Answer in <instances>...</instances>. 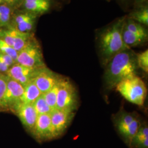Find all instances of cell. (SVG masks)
I'll return each mask as SVG.
<instances>
[{
  "label": "cell",
  "mask_w": 148,
  "mask_h": 148,
  "mask_svg": "<svg viewBox=\"0 0 148 148\" xmlns=\"http://www.w3.org/2000/svg\"><path fill=\"white\" fill-rule=\"evenodd\" d=\"M104 81L106 88H115L122 80L136 75L139 68L136 54L131 48L117 54L106 65Z\"/></svg>",
  "instance_id": "6da1fadb"
},
{
  "label": "cell",
  "mask_w": 148,
  "mask_h": 148,
  "mask_svg": "<svg viewBox=\"0 0 148 148\" xmlns=\"http://www.w3.org/2000/svg\"><path fill=\"white\" fill-rule=\"evenodd\" d=\"M126 18L123 16L118 19L100 36L99 52L102 63L105 65L117 54L130 48L125 45L122 38V30Z\"/></svg>",
  "instance_id": "7a4b0ae2"
},
{
  "label": "cell",
  "mask_w": 148,
  "mask_h": 148,
  "mask_svg": "<svg viewBox=\"0 0 148 148\" xmlns=\"http://www.w3.org/2000/svg\"><path fill=\"white\" fill-rule=\"evenodd\" d=\"M115 88L127 101L137 106H143L146 99V86L137 75L122 80Z\"/></svg>",
  "instance_id": "3957f363"
},
{
  "label": "cell",
  "mask_w": 148,
  "mask_h": 148,
  "mask_svg": "<svg viewBox=\"0 0 148 148\" xmlns=\"http://www.w3.org/2000/svg\"><path fill=\"white\" fill-rule=\"evenodd\" d=\"M58 87L56 109L75 112L79 104L77 92L75 86L69 79L63 76L58 83Z\"/></svg>",
  "instance_id": "277c9868"
},
{
  "label": "cell",
  "mask_w": 148,
  "mask_h": 148,
  "mask_svg": "<svg viewBox=\"0 0 148 148\" xmlns=\"http://www.w3.org/2000/svg\"><path fill=\"white\" fill-rule=\"evenodd\" d=\"M17 63L33 69L45 67L41 49L36 40L31 38L25 47L18 52Z\"/></svg>",
  "instance_id": "5b68a950"
},
{
  "label": "cell",
  "mask_w": 148,
  "mask_h": 148,
  "mask_svg": "<svg viewBox=\"0 0 148 148\" xmlns=\"http://www.w3.org/2000/svg\"><path fill=\"white\" fill-rule=\"evenodd\" d=\"M24 92V87L14 79L7 76L5 92L1 104L3 110L13 111L21 104V98Z\"/></svg>",
  "instance_id": "8992f818"
},
{
  "label": "cell",
  "mask_w": 148,
  "mask_h": 148,
  "mask_svg": "<svg viewBox=\"0 0 148 148\" xmlns=\"http://www.w3.org/2000/svg\"><path fill=\"white\" fill-rule=\"evenodd\" d=\"M62 77L63 76L45 66L38 69L32 81L41 92L44 94L57 85Z\"/></svg>",
  "instance_id": "52a82bcc"
},
{
  "label": "cell",
  "mask_w": 148,
  "mask_h": 148,
  "mask_svg": "<svg viewBox=\"0 0 148 148\" xmlns=\"http://www.w3.org/2000/svg\"><path fill=\"white\" fill-rule=\"evenodd\" d=\"M75 114L74 111L63 109H56L51 112V120L56 138L59 137L65 132Z\"/></svg>",
  "instance_id": "ba28073f"
},
{
  "label": "cell",
  "mask_w": 148,
  "mask_h": 148,
  "mask_svg": "<svg viewBox=\"0 0 148 148\" xmlns=\"http://www.w3.org/2000/svg\"><path fill=\"white\" fill-rule=\"evenodd\" d=\"M32 134L39 142L56 138L51 123L50 114L38 115Z\"/></svg>",
  "instance_id": "9c48e42d"
},
{
  "label": "cell",
  "mask_w": 148,
  "mask_h": 148,
  "mask_svg": "<svg viewBox=\"0 0 148 148\" xmlns=\"http://www.w3.org/2000/svg\"><path fill=\"white\" fill-rule=\"evenodd\" d=\"M12 111L18 117L24 128L32 133L38 117L32 104H20Z\"/></svg>",
  "instance_id": "30bf717a"
},
{
  "label": "cell",
  "mask_w": 148,
  "mask_h": 148,
  "mask_svg": "<svg viewBox=\"0 0 148 148\" xmlns=\"http://www.w3.org/2000/svg\"><path fill=\"white\" fill-rule=\"evenodd\" d=\"M37 70L16 63L11 66L5 75L24 87L33 80Z\"/></svg>",
  "instance_id": "8fae6325"
},
{
  "label": "cell",
  "mask_w": 148,
  "mask_h": 148,
  "mask_svg": "<svg viewBox=\"0 0 148 148\" xmlns=\"http://www.w3.org/2000/svg\"><path fill=\"white\" fill-rule=\"evenodd\" d=\"M42 93L33 81L24 87V92L21 98V104H32Z\"/></svg>",
  "instance_id": "7c38bea8"
},
{
  "label": "cell",
  "mask_w": 148,
  "mask_h": 148,
  "mask_svg": "<svg viewBox=\"0 0 148 148\" xmlns=\"http://www.w3.org/2000/svg\"><path fill=\"white\" fill-rule=\"evenodd\" d=\"M132 148H148V127L146 124H140L137 132L130 146Z\"/></svg>",
  "instance_id": "4fadbf2b"
},
{
  "label": "cell",
  "mask_w": 148,
  "mask_h": 148,
  "mask_svg": "<svg viewBox=\"0 0 148 148\" xmlns=\"http://www.w3.org/2000/svg\"><path fill=\"white\" fill-rule=\"evenodd\" d=\"M137 117L136 115H134L133 113L125 111H122L119 114L117 115L115 124L120 135L127 130L131 123Z\"/></svg>",
  "instance_id": "5bb4252c"
},
{
  "label": "cell",
  "mask_w": 148,
  "mask_h": 148,
  "mask_svg": "<svg viewBox=\"0 0 148 148\" xmlns=\"http://www.w3.org/2000/svg\"><path fill=\"white\" fill-rule=\"evenodd\" d=\"M25 9L31 13H45L50 7L49 0H24Z\"/></svg>",
  "instance_id": "9a60e30c"
},
{
  "label": "cell",
  "mask_w": 148,
  "mask_h": 148,
  "mask_svg": "<svg viewBox=\"0 0 148 148\" xmlns=\"http://www.w3.org/2000/svg\"><path fill=\"white\" fill-rule=\"evenodd\" d=\"M122 38L125 45L130 48L143 44L148 39L128 31L124 27L122 30Z\"/></svg>",
  "instance_id": "2e32d148"
},
{
  "label": "cell",
  "mask_w": 148,
  "mask_h": 148,
  "mask_svg": "<svg viewBox=\"0 0 148 148\" xmlns=\"http://www.w3.org/2000/svg\"><path fill=\"white\" fill-rule=\"evenodd\" d=\"M124 28L133 34L148 38V31L142 24L129 18H126L124 23Z\"/></svg>",
  "instance_id": "e0dca14e"
},
{
  "label": "cell",
  "mask_w": 148,
  "mask_h": 148,
  "mask_svg": "<svg viewBox=\"0 0 148 148\" xmlns=\"http://www.w3.org/2000/svg\"><path fill=\"white\" fill-rule=\"evenodd\" d=\"M140 24L145 26L148 25V6L144 5L139 7L137 10L132 12L128 18Z\"/></svg>",
  "instance_id": "ac0fdd59"
},
{
  "label": "cell",
  "mask_w": 148,
  "mask_h": 148,
  "mask_svg": "<svg viewBox=\"0 0 148 148\" xmlns=\"http://www.w3.org/2000/svg\"><path fill=\"white\" fill-rule=\"evenodd\" d=\"M31 38L29 33L22 32L17 30L13 47L18 53L25 47Z\"/></svg>",
  "instance_id": "d6986e66"
},
{
  "label": "cell",
  "mask_w": 148,
  "mask_h": 148,
  "mask_svg": "<svg viewBox=\"0 0 148 148\" xmlns=\"http://www.w3.org/2000/svg\"><path fill=\"white\" fill-rule=\"evenodd\" d=\"M32 106H34L35 111H36L38 115L43 114H51L52 111L51 108L48 106L43 94L34 101V103L32 104Z\"/></svg>",
  "instance_id": "ffe728a7"
},
{
  "label": "cell",
  "mask_w": 148,
  "mask_h": 148,
  "mask_svg": "<svg viewBox=\"0 0 148 148\" xmlns=\"http://www.w3.org/2000/svg\"><path fill=\"white\" fill-rule=\"evenodd\" d=\"M58 90V87L57 84V85H55L52 88L48 90L46 93L43 94L48 106L51 108L52 111L56 109Z\"/></svg>",
  "instance_id": "44dd1931"
},
{
  "label": "cell",
  "mask_w": 148,
  "mask_h": 148,
  "mask_svg": "<svg viewBox=\"0 0 148 148\" xmlns=\"http://www.w3.org/2000/svg\"><path fill=\"white\" fill-rule=\"evenodd\" d=\"M36 16L32 13H29V16H27V18L21 22V23L17 24L18 30L22 32H27L29 33L32 31Z\"/></svg>",
  "instance_id": "7402d4cb"
},
{
  "label": "cell",
  "mask_w": 148,
  "mask_h": 148,
  "mask_svg": "<svg viewBox=\"0 0 148 148\" xmlns=\"http://www.w3.org/2000/svg\"><path fill=\"white\" fill-rule=\"evenodd\" d=\"M18 29H11L5 31L0 32V38L13 47L14 39Z\"/></svg>",
  "instance_id": "603a6c76"
},
{
  "label": "cell",
  "mask_w": 148,
  "mask_h": 148,
  "mask_svg": "<svg viewBox=\"0 0 148 148\" xmlns=\"http://www.w3.org/2000/svg\"><path fill=\"white\" fill-rule=\"evenodd\" d=\"M0 52L10 56L16 62V59L18 53L13 48V47L8 45L1 38H0Z\"/></svg>",
  "instance_id": "cb8c5ba5"
},
{
  "label": "cell",
  "mask_w": 148,
  "mask_h": 148,
  "mask_svg": "<svg viewBox=\"0 0 148 148\" xmlns=\"http://www.w3.org/2000/svg\"><path fill=\"white\" fill-rule=\"evenodd\" d=\"M138 66L145 73L148 72V50L136 54Z\"/></svg>",
  "instance_id": "d4e9b609"
},
{
  "label": "cell",
  "mask_w": 148,
  "mask_h": 148,
  "mask_svg": "<svg viewBox=\"0 0 148 148\" xmlns=\"http://www.w3.org/2000/svg\"><path fill=\"white\" fill-rule=\"evenodd\" d=\"M7 81V76L5 74H0V106L5 92Z\"/></svg>",
  "instance_id": "484cf974"
},
{
  "label": "cell",
  "mask_w": 148,
  "mask_h": 148,
  "mask_svg": "<svg viewBox=\"0 0 148 148\" xmlns=\"http://www.w3.org/2000/svg\"><path fill=\"white\" fill-rule=\"evenodd\" d=\"M0 59L5 63L10 68L12 66H13L14 64L16 63V62L10 56L7 55L5 54L0 52Z\"/></svg>",
  "instance_id": "4316f807"
},
{
  "label": "cell",
  "mask_w": 148,
  "mask_h": 148,
  "mask_svg": "<svg viewBox=\"0 0 148 148\" xmlns=\"http://www.w3.org/2000/svg\"><path fill=\"white\" fill-rule=\"evenodd\" d=\"M10 68L0 59V73L5 74Z\"/></svg>",
  "instance_id": "83f0119b"
},
{
  "label": "cell",
  "mask_w": 148,
  "mask_h": 148,
  "mask_svg": "<svg viewBox=\"0 0 148 148\" xmlns=\"http://www.w3.org/2000/svg\"><path fill=\"white\" fill-rule=\"evenodd\" d=\"M29 13H27L21 14H20V15L17 16L16 19V24H18L21 23L23 21H24L27 17V16H29Z\"/></svg>",
  "instance_id": "f1b7e54d"
},
{
  "label": "cell",
  "mask_w": 148,
  "mask_h": 148,
  "mask_svg": "<svg viewBox=\"0 0 148 148\" xmlns=\"http://www.w3.org/2000/svg\"><path fill=\"white\" fill-rule=\"evenodd\" d=\"M11 14L10 9L5 5H1L0 6V16L3 15V14Z\"/></svg>",
  "instance_id": "f546056e"
},
{
  "label": "cell",
  "mask_w": 148,
  "mask_h": 148,
  "mask_svg": "<svg viewBox=\"0 0 148 148\" xmlns=\"http://www.w3.org/2000/svg\"><path fill=\"white\" fill-rule=\"evenodd\" d=\"M10 14H3L2 16H0V24H4L10 20Z\"/></svg>",
  "instance_id": "4dcf8cb0"
},
{
  "label": "cell",
  "mask_w": 148,
  "mask_h": 148,
  "mask_svg": "<svg viewBox=\"0 0 148 148\" xmlns=\"http://www.w3.org/2000/svg\"><path fill=\"white\" fill-rule=\"evenodd\" d=\"M148 0H135L134 1V5L137 7H142L143 6V4L145 3Z\"/></svg>",
  "instance_id": "1f68e13d"
},
{
  "label": "cell",
  "mask_w": 148,
  "mask_h": 148,
  "mask_svg": "<svg viewBox=\"0 0 148 148\" xmlns=\"http://www.w3.org/2000/svg\"><path fill=\"white\" fill-rule=\"evenodd\" d=\"M18 0H5L7 3L10 4V5H13L14 3H16V2H18Z\"/></svg>",
  "instance_id": "d6a6232c"
},
{
  "label": "cell",
  "mask_w": 148,
  "mask_h": 148,
  "mask_svg": "<svg viewBox=\"0 0 148 148\" xmlns=\"http://www.w3.org/2000/svg\"><path fill=\"white\" fill-rule=\"evenodd\" d=\"M1 110H2V109L1 108V107L0 106V111H1Z\"/></svg>",
  "instance_id": "836d02e7"
},
{
  "label": "cell",
  "mask_w": 148,
  "mask_h": 148,
  "mask_svg": "<svg viewBox=\"0 0 148 148\" xmlns=\"http://www.w3.org/2000/svg\"><path fill=\"white\" fill-rule=\"evenodd\" d=\"M1 0H0V2H1Z\"/></svg>",
  "instance_id": "e575fe53"
},
{
  "label": "cell",
  "mask_w": 148,
  "mask_h": 148,
  "mask_svg": "<svg viewBox=\"0 0 148 148\" xmlns=\"http://www.w3.org/2000/svg\"><path fill=\"white\" fill-rule=\"evenodd\" d=\"M0 74H1V73H0Z\"/></svg>",
  "instance_id": "d590c367"
}]
</instances>
